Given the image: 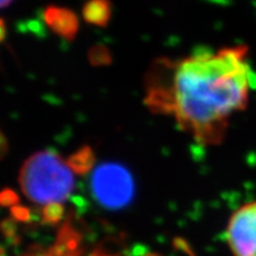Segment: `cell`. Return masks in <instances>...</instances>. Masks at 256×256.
Wrapping results in <instances>:
<instances>
[{
  "label": "cell",
  "instance_id": "obj_1",
  "mask_svg": "<svg viewBox=\"0 0 256 256\" xmlns=\"http://www.w3.org/2000/svg\"><path fill=\"white\" fill-rule=\"evenodd\" d=\"M252 78L246 46L159 57L145 75L144 104L153 114L172 118L200 145L216 146L232 115L247 108Z\"/></svg>",
  "mask_w": 256,
  "mask_h": 256
},
{
  "label": "cell",
  "instance_id": "obj_2",
  "mask_svg": "<svg viewBox=\"0 0 256 256\" xmlns=\"http://www.w3.org/2000/svg\"><path fill=\"white\" fill-rule=\"evenodd\" d=\"M24 196L40 206L60 204L75 188L74 171L66 160L52 151H40L25 160L19 171Z\"/></svg>",
  "mask_w": 256,
  "mask_h": 256
},
{
  "label": "cell",
  "instance_id": "obj_3",
  "mask_svg": "<svg viewBox=\"0 0 256 256\" xmlns=\"http://www.w3.org/2000/svg\"><path fill=\"white\" fill-rule=\"evenodd\" d=\"M90 190L98 203L107 209H122L132 202L134 180L130 172L118 162L98 166L90 178Z\"/></svg>",
  "mask_w": 256,
  "mask_h": 256
},
{
  "label": "cell",
  "instance_id": "obj_4",
  "mask_svg": "<svg viewBox=\"0 0 256 256\" xmlns=\"http://www.w3.org/2000/svg\"><path fill=\"white\" fill-rule=\"evenodd\" d=\"M226 241L234 256H256V200L232 214L226 228Z\"/></svg>",
  "mask_w": 256,
  "mask_h": 256
},
{
  "label": "cell",
  "instance_id": "obj_5",
  "mask_svg": "<svg viewBox=\"0 0 256 256\" xmlns=\"http://www.w3.org/2000/svg\"><path fill=\"white\" fill-rule=\"evenodd\" d=\"M43 19L46 26L63 40L72 42L78 34V17L72 10L58 5H49L44 10Z\"/></svg>",
  "mask_w": 256,
  "mask_h": 256
},
{
  "label": "cell",
  "instance_id": "obj_6",
  "mask_svg": "<svg viewBox=\"0 0 256 256\" xmlns=\"http://www.w3.org/2000/svg\"><path fill=\"white\" fill-rule=\"evenodd\" d=\"M113 14L110 0H88L82 8V17L86 23L98 28L110 24Z\"/></svg>",
  "mask_w": 256,
  "mask_h": 256
},
{
  "label": "cell",
  "instance_id": "obj_7",
  "mask_svg": "<svg viewBox=\"0 0 256 256\" xmlns=\"http://www.w3.org/2000/svg\"><path fill=\"white\" fill-rule=\"evenodd\" d=\"M70 168L75 174H84L92 171L95 165V154L90 146H82L66 159Z\"/></svg>",
  "mask_w": 256,
  "mask_h": 256
},
{
  "label": "cell",
  "instance_id": "obj_8",
  "mask_svg": "<svg viewBox=\"0 0 256 256\" xmlns=\"http://www.w3.org/2000/svg\"><path fill=\"white\" fill-rule=\"evenodd\" d=\"M88 60L92 66H106L112 63V54L104 44H96L88 51Z\"/></svg>",
  "mask_w": 256,
  "mask_h": 256
},
{
  "label": "cell",
  "instance_id": "obj_9",
  "mask_svg": "<svg viewBox=\"0 0 256 256\" xmlns=\"http://www.w3.org/2000/svg\"><path fill=\"white\" fill-rule=\"evenodd\" d=\"M0 24H2V36H0V40H2V42H4L5 40V37H6V26H5V20H4V19H2Z\"/></svg>",
  "mask_w": 256,
  "mask_h": 256
},
{
  "label": "cell",
  "instance_id": "obj_10",
  "mask_svg": "<svg viewBox=\"0 0 256 256\" xmlns=\"http://www.w3.org/2000/svg\"><path fill=\"white\" fill-rule=\"evenodd\" d=\"M14 2V0H0V4H2V8H6L8 6L11 5Z\"/></svg>",
  "mask_w": 256,
  "mask_h": 256
}]
</instances>
